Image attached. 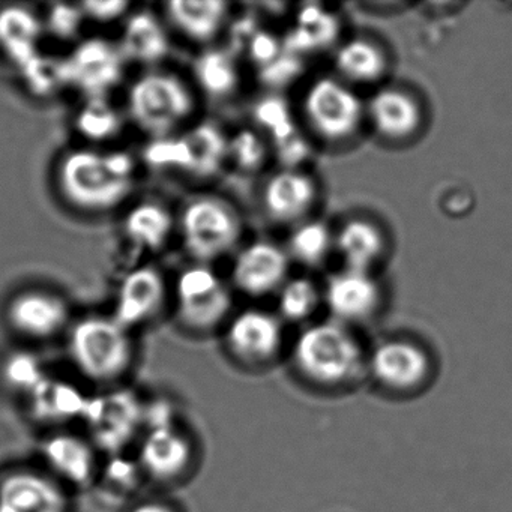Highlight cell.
Here are the masks:
<instances>
[{
	"mask_svg": "<svg viewBox=\"0 0 512 512\" xmlns=\"http://www.w3.org/2000/svg\"><path fill=\"white\" fill-rule=\"evenodd\" d=\"M179 226L185 250L200 265H208L233 250L242 233L235 209L217 197L191 200L182 211Z\"/></svg>",
	"mask_w": 512,
	"mask_h": 512,
	"instance_id": "8992f818",
	"label": "cell"
},
{
	"mask_svg": "<svg viewBox=\"0 0 512 512\" xmlns=\"http://www.w3.org/2000/svg\"><path fill=\"white\" fill-rule=\"evenodd\" d=\"M290 257L286 250L268 241L245 247L233 263L232 280L245 295L260 298L277 292L287 281Z\"/></svg>",
	"mask_w": 512,
	"mask_h": 512,
	"instance_id": "5bb4252c",
	"label": "cell"
},
{
	"mask_svg": "<svg viewBox=\"0 0 512 512\" xmlns=\"http://www.w3.org/2000/svg\"><path fill=\"white\" fill-rule=\"evenodd\" d=\"M194 448L190 437L172 421L152 422L139 449V469L163 484L179 481L190 472Z\"/></svg>",
	"mask_w": 512,
	"mask_h": 512,
	"instance_id": "4fadbf2b",
	"label": "cell"
},
{
	"mask_svg": "<svg viewBox=\"0 0 512 512\" xmlns=\"http://www.w3.org/2000/svg\"><path fill=\"white\" fill-rule=\"evenodd\" d=\"M128 512H179L172 503L163 500H145L137 503Z\"/></svg>",
	"mask_w": 512,
	"mask_h": 512,
	"instance_id": "f35d334b",
	"label": "cell"
},
{
	"mask_svg": "<svg viewBox=\"0 0 512 512\" xmlns=\"http://www.w3.org/2000/svg\"><path fill=\"white\" fill-rule=\"evenodd\" d=\"M382 293L370 272L344 269L329 277L325 302L335 322L359 325L367 322L379 310Z\"/></svg>",
	"mask_w": 512,
	"mask_h": 512,
	"instance_id": "9a60e30c",
	"label": "cell"
},
{
	"mask_svg": "<svg viewBox=\"0 0 512 512\" xmlns=\"http://www.w3.org/2000/svg\"><path fill=\"white\" fill-rule=\"evenodd\" d=\"M8 326L29 340H50L61 334L70 322V308L55 293H20L7 308Z\"/></svg>",
	"mask_w": 512,
	"mask_h": 512,
	"instance_id": "2e32d148",
	"label": "cell"
},
{
	"mask_svg": "<svg viewBox=\"0 0 512 512\" xmlns=\"http://www.w3.org/2000/svg\"><path fill=\"white\" fill-rule=\"evenodd\" d=\"M68 82L86 98H107L124 77L125 58L119 46L92 38L83 41L65 58Z\"/></svg>",
	"mask_w": 512,
	"mask_h": 512,
	"instance_id": "7c38bea8",
	"label": "cell"
},
{
	"mask_svg": "<svg viewBox=\"0 0 512 512\" xmlns=\"http://www.w3.org/2000/svg\"><path fill=\"white\" fill-rule=\"evenodd\" d=\"M317 188L313 178L296 169L281 170L263 188V206L277 223H296L314 206Z\"/></svg>",
	"mask_w": 512,
	"mask_h": 512,
	"instance_id": "ffe728a7",
	"label": "cell"
},
{
	"mask_svg": "<svg viewBox=\"0 0 512 512\" xmlns=\"http://www.w3.org/2000/svg\"><path fill=\"white\" fill-rule=\"evenodd\" d=\"M227 157L229 139L214 124L154 139L145 151V160L155 169L176 170L196 178L217 175Z\"/></svg>",
	"mask_w": 512,
	"mask_h": 512,
	"instance_id": "5b68a950",
	"label": "cell"
},
{
	"mask_svg": "<svg viewBox=\"0 0 512 512\" xmlns=\"http://www.w3.org/2000/svg\"><path fill=\"white\" fill-rule=\"evenodd\" d=\"M19 71L26 88L35 97H52L70 86L65 58H55V56L40 53Z\"/></svg>",
	"mask_w": 512,
	"mask_h": 512,
	"instance_id": "1f68e13d",
	"label": "cell"
},
{
	"mask_svg": "<svg viewBox=\"0 0 512 512\" xmlns=\"http://www.w3.org/2000/svg\"><path fill=\"white\" fill-rule=\"evenodd\" d=\"M0 512H20L19 509L14 508V506L7 505V503L0 502Z\"/></svg>",
	"mask_w": 512,
	"mask_h": 512,
	"instance_id": "ab89813d",
	"label": "cell"
},
{
	"mask_svg": "<svg viewBox=\"0 0 512 512\" xmlns=\"http://www.w3.org/2000/svg\"><path fill=\"white\" fill-rule=\"evenodd\" d=\"M232 310V296L208 265L182 272L176 284V316L188 331L206 334L223 325Z\"/></svg>",
	"mask_w": 512,
	"mask_h": 512,
	"instance_id": "52a82bcc",
	"label": "cell"
},
{
	"mask_svg": "<svg viewBox=\"0 0 512 512\" xmlns=\"http://www.w3.org/2000/svg\"><path fill=\"white\" fill-rule=\"evenodd\" d=\"M44 460L61 481L74 487H89L97 478L98 460L94 443L79 434H50L43 442Z\"/></svg>",
	"mask_w": 512,
	"mask_h": 512,
	"instance_id": "d6986e66",
	"label": "cell"
},
{
	"mask_svg": "<svg viewBox=\"0 0 512 512\" xmlns=\"http://www.w3.org/2000/svg\"><path fill=\"white\" fill-rule=\"evenodd\" d=\"M229 157L235 161L239 169L256 172L266 160L265 143L254 131H239L229 140Z\"/></svg>",
	"mask_w": 512,
	"mask_h": 512,
	"instance_id": "e575fe53",
	"label": "cell"
},
{
	"mask_svg": "<svg viewBox=\"0 0 512 512\" xmlns=\"http://www.w3.org/2000/svg\"><path fill=\"white\" fill-rule=\"evenodd\" d=\"M368 116L380 136L388 140H406L421 125V109L406 92L380 89L368 103Z\"/></svg>",
	"mask_w": 512,
	"mask_h": 512,
	"instance_id": "7402d4cb",
	"label": "cell"
},
{
	"mask_svg": "<svg viewBox=\"0 0 512 512\" xmlns=\"http://www.w3.org/2000/svg\"><path fill=\"white\" fill-rule=\"evenodd\" d=\"M86 19L94 20L97 23H113L127 14L130 4L128 2H85L80 5Z\"/></svg>",
	"mask_w": 512,
	"mask_h": 512,
	"instance_id": "8d00e7d4",
	"label": "cell"
},
{
	"mask_svg": "<svg viewBox=\"0 0 512 512\" xmlns=\"http://www.w3.org/2000/svg\"><path fill=\"white\" fill-rule=\"evenodd\" d=\"M0 502L20 512H70V497L58 479L34 469L0 476Z\"/></svg>",
	"mask_w": 512,
	"mask_h": 512,
	"instance_id": "e0dca14e",
	"label": "cell"
},
{
	"mask_svg": "<svg viewBox=\"0 0 512 512\" xmlns=\"http://www.w3.org/2000/svg\"><path fill=\"white\" fill-rule=\"evenodd\" d=\"M134 184L136 161L125 152L79 149L59 163L61 196L80 211H112L130 197Z\"/></svg>",
	"mask_w": 512,
	"mask_h": 512,
	"instance_id": "6da1fadb",
	"label": "cell"
},
{
	"mask_svg": "<svg viewBox=\"0 0 512 512\" xmlns=\"http://www.w3.org/2000/svg\"><path fill=\"white\" fill-rule=\"evenodd\" d=\"M128 112L140 130L154 139H163L175 134L193 115V92L175 74L152 71L131 86Z\"/></svg>",
	"mask_w": 512,
	"mask_h": 512,
	"instance_id": "277c9868",
	"label": "cell"
},
{
	"mask_svg": "<svg viewBox=\"0 0 512 512\" xmlns=\"http://www.w3.org/2000/svg\"><path fill=\"white\" fill-rule=\"evenodd\" d=\"M169 37L160 20L148 11L133 14L125 23L119 50L125 61L155 65L169 55Z\"/></svg>",
	"mask_w": 512,
	"mask_h": 512,
	"instance_id": "cb8c5ba5",
	"label": "cell"
},
{
	"mask_svg": "<svg viewBox=\"0 0 512 512\" xmlns=\"http://www.w3.org/2000/svg\"><path fill=\"white\" fill-rule=\"evenodd\" d=\"M194 76L200 88L212 98H224L238 88L235 59L224 50H208L196 59Z\"/></svg>",
	"mask_w": 512,
	"mask_h": 512,
	"instance_id": "f1b7e54d",
	"label": "cell"
},
{
	"mask_svg": "<svg viewBox=\"0 0 512 512\" xmlns=\"http://www.w3.org/2000/svg\"><path fill=\"white\" fill-rule=\"evenodd\" d=\"M280 43L274 35L269 34H256L253 35L250 41V53L254 62L262 65L263 68L268 67L272 62L280 58Z\"/></svg>",
	"mask_w": 512,
	"mask_h": 512,
	"instance_id": "74e56055",
	"label": "cell"
},
{
	"mask_svg": "<svg viewBox=\"0 0 512 512\" xmlns=\"http://www.w3.org/2000/svg\"><path fill=\"white\" fill-rule=\"evenodd\" d=\"M175 220L166 206L155 202L140 203L128 212L124 230L136 247L158 251L169 242Z\"/></svg>",
	"mask_w": 512,
	"mask_h": 512,
	"instance_id": "4316f807",
	"label": "cell"
},
{
	"mask_svg": "<svg viewBox=\"0 0 512 512\" xmlns=\"http://www.w3.org/2000/svg\"><path fill=\"white\" fill-rule=\"evenodd\" d=\"M43 25L32 11L25 7H7L0 10V52L20 70L40 55Z\"/></svg>",
	"mask_w": 512,
	"mask_h": 512,
	"instance_id": "603a6c76",
	"label": "cell"
},
{
	"mask_svg": "<svg viewBox=\"0 0 512 512\" xmlns=\"http://www.w3.org/2000/svg\"><path fill=\"white\" fill-rule=\"evenodd\" d=\"M334 236L325 223L308 221L290 233L287 254L305 266H319L328 257Z\"/></svg>",
	"mask_w": 512,
	"mask_h": 512,
	"instance_id": "f546056e",
	"label": "cell"
},
{
	"mask_svg": "<svg viewBox=\"0 0 512 512\" xmlns=\"http://www.w3.org/2000/svg\"><path fill=\"white\" fill-rule=\"evenodd\" d=\"M284 346L283 320L269 311L248 308L236 314L226 329L230 355L245 367H266Z\"/></svg>",
	"mask_w": 512,
	"mask_h": 512,
	"instance_id": "8fae6325",
	"label": "cell"
},
{
	"mask_svg": "<svg viewBox=\"0 0 512 512\" xmlns=\"http://www.w3.org/2000/svg\"><path fill=\"white\" fill-rule=\"evenodd\" d=\"M374 382L389 394L413 395L433 379V359L415 341L394 338L380 343L367 358Z\"/></svg>",
	"mask_w": 512,
	"mask_h": 512,
	"instance_id": "9c48e42d",
	"label": "cell"
},
{
	"mask_svg": "<svg viewBox=\"0 0 512 512\" xmlns=\"http://www.w3.org/2000/svg\"><path fill=\"white\" fill-rule=\"evenodd\" d=\"M145 419V409L139 398L128 391L89 397L83 421L91 430L95 448L110 454L121 452L131 442Z\"/></svg>",
	"mask_w": 512,
	"mask_h": 512,
	"instance_id": "30bf717a",
	"label": "cell"
},
{
	"mask_svg": "<svg viewBox=\"0 0 512 512\" xmlns=\"http://www.w3.org/2000/svg\"><path fill=\"white\" fill-rule=\"evenodd\" d=\"M85 19L80 5L71 7V5L56 4L50 8L47 16V29L59 40H71L79 35Z\"/></svg>",
	"mask_w": 512,
	"mask_h": 512,
	"instance_id": "d590c367",
	"label": "cell"
},
{
	"mask_svg": "<svg viewBox=\"0 0 512 512\" xmlns=\"http://www.w3.org/2000/svg\"><path fill=\"white\" fill-rule=\"evenodd\" d=\"M386 58L379 47L367 40H352L343 44L335 55L338 73L353 83L377 82L386 73Z\"/></svg>",
	"mask_w": 512,
	"mask_h": 512,
	"instance_id": "83f0119b",
	"label": "cell"
},
{
	"mask_svg": "<svg viewBox=\"0 0 512 512\" xmlns=\"http://www.w3.org/2000/svg\"><path fill=\"white\" fill-rule=\"evenodd\" d=\"M68 355L89 382L115 385L133 367V338L113 316L85 317L70 329Z\"/></svg>",
	"mask_w": 512,
	"mask_h": 512,
	"instance_id": "3957f363",
	"label": "cell"
},
{
	"mask_svg": "<svg viewBox=\"0 0 512 512\" xmlns=\"http://www.w3.org/2000/svg\"><path fill=\"white\" fill-rule=\"evenodd\" d=\"M304 113L320 139L337 143L358 131L364 116V104L340 80L323 77L316 80L305 94Z\"/></svg>",
	"mask_w": 512,
	"mask_h": 512,
	"instance_id": "ba28073f",
	"label": "cell"
},
{
	"mask_svg": "<svg viewBox=\"0 0 512 512\" xmlns=\"http://www.w3.org/2000/svg\"><path fill=\"white\" fill-rule=\"evenodd\" d=\"M166 10L173 26L197 43L211 41L221 31L227 17V4L218 0H175Z\"/></svg>",
	"mask_w": 512,
	"mask_h": 512,
	"instance_id": "d4e9b609",
	"label": "cell"
},
{
	"mask_svg": "<svg viewBox=\"0 0 512 512\" xmlns=\"http://www.w3.org/2000/svg\"><path fill=\"white\" fill-rule=\"evenodd\" d=\"M292 359L299 376L322 389L346 388L367 370L358 338L335 320L305 328L293 344Z\"/></svg>",
	"mask_w": 512,
	"mask_h": 512,
	"instance_id": "7a4b0ae2",
	"label": "cell"
},
{
	"mask_svg": "<svg viewBox=\"0 0 512 512\" xmlns=\"http://www.w3.org/2000/svg\"><path fill=\"white\" fill-rule=\"evenodd\" d=\"M319 302V289L313 281L293 278L278 290V317L292 323L305 322L313 316Z\"/></svg>",
	"mask_w": 512,
	"mask_h": 512,
	"instance_id": "836d02e7",
	"label": "cell"
},
{
	"mask_svg": "<svg viewBox=\"0 0 512 512\" xmlns=\"http://www.w3.org/2000/svg\"><path fill=\"white\" fill-rule=\"evenodd\" d=\"M166 295V281L158 269L151 266L134 269L119 287L113 317L131 331L160 314Z\"/></svg>",
	"mask_w": 512,
	"mask_h": 512,
	"instance_id": "ac0fdd59",
	"label": "cell"
},
{
	"mask_svg": "<svg viewBox=\"0 0 512 512\" xmlns=\"http://www.w3.org/2000/svg\"><path fill=\"white\" fill-rule=\"evenodd\" d=\"M49 376L37 355L25 350L10 353L0 362V383L16 395L28 398L29 394Z\"/></svg>",
	"mask_w": 512,
	"mask_h": 512,
	"instance_id": "4dcf8cb0",
	"label": "cell"
},
{
	"mask_svg": "<svg viewBox=\"0 0 512 512\" xmlns=\"http://www.w3.org/2000/svg\"><path fill=\"white\" fill-rule=\"evenodd\" d=\"M121 115L107 98H88L77 115L79 133L92 142H106L115 139L122 130Z\"/></svg>",
	"mask_w": 512,
	"mask_h": 512,
	"instance_id": "d6a6232c",
	"label": "cell"
},
{
	"mask_svg": "<svg viewBox=\"0 0 512 512\" xmlns=\"http://www.w3.org/2000/svg\"><path fill=\"white\" fill-rule=\"evenodd\" d=\"M25 400L35 422L59 427L83 419L89 397L73 383L47 376Z\"/></svg>",
	"mask_w": 512,
	"mask_h": 512,
	"instance_id": "44dd1931",
	"label": "cell"
},
{
	"mask_svg": "<svg viewBox=\"0 0 512 512\" xmlns=\"http://www.w3.org/2000/svg\"><path fill=\"white\" fill-rule=\"evenodd\" d=\"M334 245L344 260L346 269L370 272L382 257L385 239L382 232L370 221L350 220L335 236Z\"/></svg>",
	"mask_w": 512,
	"mask_h": 512,
	"instance_id": "484cf974",
	"label": "cell"
}]
</instances>
